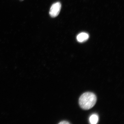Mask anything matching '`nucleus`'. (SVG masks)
<instances>
[{
	"label": "nucleus",
	"mask_w": 124,
	"mask_h": 124,
	"mask_svg": "<svg viewBox=\"0 0 124 124\" xmlns=\"http://www.w3.org/2000/svg\"><path fill=\"white\" fill-rule=\"evenodd\" d=\"M61 4L60 2L54 3L51 7L49 14L52 18H55L59 15L61 8Z\"/></svg>",
	"instance_id": "2"
},
{
	"label": "nucleus",
	"mask_w": 124,
	"mask_h": 124,
	"mask_svg": "<svg viewBox=\"0 0 124 124\" xmlns=\"http://www.w3.org/2000/svg\"><path fill=\"white\" fill-rule=\"evenodd\" d=\"M97 97L95 94L92 92H86L80 96L79 100L80 106L85 110L90 109L96 103Z\"/></svg>",
	"instance_id": "1"
},
{
	"label": "nucleus",
	"mask_w": 124,
	"mask_h": 124,
	"mask_svg": "<svg viewBox=\"0 0 124 124\" xmlns=\"http://www.w3.org/2000/svg\"><path fill=\"white\" fill-rule=\"evenodd\" d=\"M98 116L97 114H93L90 117L89 121L91 124H96L98 122Z\"/></svg>",
	"instance_id": "4"
},
{
	"label": "nucleus",
	"mask_w": 124,
	"mask_h": 124,
	"mask_svg": "<svg viewBox=\"0 0 124 124\" xmlns=\"http://www.w3.org/2000/svg\"><path fill=\"white\" fill-rule=\"evenodd\" d=\"M23 0H20V1H23Z\"/></svg>",
	"instance_id": "6"
},
{
	"label": "nucleus",
	"mask_w": 124,
	"mask_h": 124,
	"mask_svg": "<svg viewBox=\"0 0 124 124\" xmlns=\"http://www.w3.org/2000/svg\"><path fill=\"white\" fill-rule=\"evenodd\" d=\"M89 38L88 34L85 32H82L78 35L77 39L79 42L82 43L87 41Z\"/></svg>",
	"instance_id": "3"
},
{
	"label": "nucleus",
	"mask_w": 124,
	"mask_h": 124,
	"mask_svg": "<svg viewBox=\"0 0 124 124\" xmlns=\"http://www.w3.org/2000/svg\"><path fill=\"white\" fill-rule=\"evenodd\" d=\"M60 124H70L69 122L68 121H62L60 122L59 123Z\"/></svg>",
	"instance_id": "5"
}]
</instances>
